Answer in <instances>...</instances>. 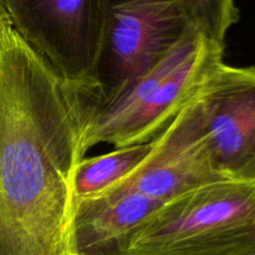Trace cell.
<instances>
[{"label": "cell", "mask_w": 255, "mask_h": 255, "mask_svg": "<svg viewBox=\"0 0 255 255\" xmlns=\"http://www.w3.org/2000/svg\"><path fill=\"white\" fill-rule=\"evenodd\" d=\"M81 104L16 34L0 30V255H79L72 178Z\"/></svg>", "instance_id": "obj_1"}, {"label": "cell", "mask_w": 255, "mask_h": 255, "mask_svg": "<svg viewBox=\"0 0 255 255\" xmlns=\"http://www.w3.org/2000/svg\"><path fill=\"white\" fill-rule=\"evenodd\" d=\"M222 59L223 50L191 26L153 69L112 102L89 106L80 100L81 151L86 154L101 143L121 148L152 141L194 99L206 75Z\"/></svg>", "instance_id": "obj_2"}, {"label": "cell", "mask_w": 255, "mask_h": 255, "mask_svg": "<svg viewBox=\"0 0 255 255\" xmlns=\"http://www.w3.org/2000/svg\"><path fill=\"white\" fill-rule=\"evenodd\" d=\"M121 255H255V182L183 192L131 234Z\"/></svg>", "instance_id": "obj_3"}, {"label": "cell", "mask_w": 255, "mask_h": 255, "mask_svg": "<svg viewBox=\"0 0 255 255\" xmlns=\"http://www.w3.org/2000/svg\"><path fill=\"white\" fill-rule=\"evenodd\" d=\"M102 40L94 89L77 95L105 106L153 69L192 26L179 0H99Z\"/></svg>", "instance_id": "obj_4"}, {"label": "cell", "mask_w": 255, "mask_h": 255, "mask_svg": "<svg viewBox=\"0 0 255 255\" xmlns=\"http://www.w3.org/2000/svg\"><path fill=\"white\" fill-rule=\"evenodd\" d=\"M16 34L77 95L94 89L102 40L99 0H0Z\"/></svg>", "instance_id": "obj_5"}, {"label": "cell", "mask_w": 255, "mask_h": 255, "mask_svg": "<svg viewBox=\"0 0 255 255\" xmlns=\"http://www.w3.org/2000/svg\"><path fill=\"white\" fill-rule=\"evenodd\" d=\"M196 102L202 142L217 179L255 182V67L217 62Z\"/></svg>", "instance_id": "obj_6"}, {"label": "cell", "mask_w": 255, "mask_h": 255, "mask_svg": "<svg viewBox=\"0 0 255 255\" xmlns=\"http://www.w3.org/2000/svg\"><path fill=\"white\" fill-rule=\"evenodd\" d=\"M153 139L114 149L101 156L82 158L77 163L72 178L75 202L104 193L138 168L152 153Z\"/></svg>", "instance_id": "obj_7"}, {"label": "cell", "mask_w": 255, "mask_h": 255, "mask_svg": "<svg viewBox=\"0 0 255 255\" xmlns=\"http://www.w3.org/2000/svg\"><path fill=\"white\" fill-rule=\"evenodd\" d=\"M192 26L206 41L224 51L229 29L239 21L236 0H179Z\"/></svg>", "instance_id": "obj_8"}, {"label": "cell", "mask_w": 255, "mask_h": 255, "mask_svg": "<svg viewBox=\"0 0 255 255\" xmlns=\"http://www.w3.org/2000/svg\"><path fill=\"white\" fill-rule=\"evenodd\" d=\"M6 24H9V19H7L4 7H2L1 2H0V30H1Z\"/></svg>", "instance_id": "obj_9"}]
</instances>
